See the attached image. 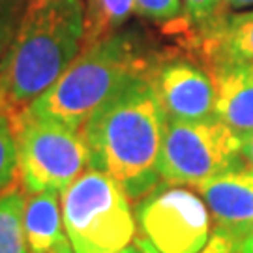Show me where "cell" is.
<instances>
[{"label":"cell","instance_id":"8","mask_svg":"<svg viewBox=\"0 0 253 253\" xmlns=\"http://www.w3.org/2000/svg\"><path fill=\"white\" fill-rule=\"evenodd\" d=\"M150 79L167 118L193 122L216 117V88L210 72L191 60L169 58L152 64Z\"/></svg>","mask_w":253,"mask_h":253},{"label":"cell","instance_id":"18","mask_svg":"<svg viewBox=\"0 0 253 253\" xmlns=\"http://www.w3.org/2000/svg\"><path fill=\"white\" fill-rule=\"evenodd\" d=\"M21 11L17 0H0V58L13 40Z\"/></svg>","mask_w":253,"mask_h":253},{"label":"cell","instance_id":"21","mask_svg":"<svg viewBox=\"0 0 253 253\" xmlns=\"http://www.w3.org/2000/svg\"><path fill=\"white\" fill-rule=\"evenodd\" d=\"M225 8L231 9H244V8H252L253 0H223Z\"/></svg>","mask_w":253,"mask_h":253},{"label":"cell","instance_id":"14","mask_svg":"<svg viewBox=\"0 0 253 253\" xmlns=\"http://www.w3.org/2000/svg\"><path fill=\"white\" fill-rule=\"evenodd\" d=\"M25 201L15 180L0 191V253H28L23 225Z\"/></svg>","mask_w":253,"mask_h":253},{"label":"cell","instance_id":"10","mask_svg":"<svg viewBox=\"0 0 253 253\" xmlns=\"http://www.w3.org/2000/svg\"><path fill=\"white\" fill-rule=\"evenodd\" d=\"M216 88V118L238 135L253 129V62H210Z\"/></svg>","mask_w":253,"mask_h":253},{"label":"cell","instance_id":"13","mask_svg":"<svg viewBox=\"0 0 253 253\" xmlns=\"http://www.w3.org/2000/svg\"><path fill=\"white\" fill-rule=\"evenodd\" d=\"M133 11L135 0H88V6L84 8L83 47L115 36Z\"/></svg>","mask_w":253,"mask_h":253},{"label":"cell","instance_id":"15","mask_svg":"<svg viewBox=\"0 0 253 253\" xmlns=\"http://www.w3.org/2000/svg\"><path fill=\"white\" fill-rule=\"evenodd\" d=\"M17 174V145L8 113L0 111V191H4Z\"/></svg>","mask_w":253,"mask_h":253},{"label":"cell","instance_id":"20","mask_svg":"<svg viewBox=\"0 0 253 253\" xmlns=\"http://www.w3.org/2000/svg\"><path fill=\"white\" fill-rule=\"evenodd\" d=\"M240 150H242L244 162H248V165L253 167V129L240 135Z\"/></svg>","mask_w":253,"mask_h":253},{"label":"cell","instance_id":"17","mask_svg":"<svg viewBox=\"0 0 253 253\" xmlns=\"http://www.w3.org/2000/svg\"><path fill=\"white\" fill-rule=\"evenodd\" d=\"M182 0H135V13L141 17L169 23L182 15Z\"/></svg>","mask_w":253,"mask_h":253},{"label":"cell","instance_id":"19","mask_svg":"<svg viewBox=\"0 0 253 253\" xmlns=\"http://www.w3.org/2000/svg\"><path fill=\"white\" fill-rule=\"evenodd\" d=\"M135 244L141 248L143 253H160V252H156L152 246L148 244L146 240H143V238H137ZM199 253H240V250H238V246H236L231 238H227V236L221 235V233L212 231V236H210L208 244L205 246Z\"/></svg>","mask_w":253,"mask_h":253},{"label":"cell","instance_id":"16","mask_svg":"<svg viewBox=\"0 0 253 253\" xmlns=\"http://www.w3.org/2000/svg\"><path fill=\"white\" fill-rule=\"evenodd\" d=\"M182 15L197 34L210 27L223 13V0H182Z\"/></svg>","mask_w":253,"mask_h":253},{"label":"cell","instance_id":"11","mask_svg":"<svg viewBox=\"0 0 253 253\" xmlns=\"http://www.w3.org/2000/svg\"><path fill=\"white\" fill-rule=\"evenodd\" d=\"M197 42L208 62H253V9L221 13L197 34Z\"/></svg>","mask_w":253,"mask_h":253},{"label":"cell","instance_id":"1","mask_svg":"<svg viewBox=\"0 0 253 253\" xmlns=\"http://www.w3.org/2000/svg\"><path fill=\"white\" fill-rule=\"evenodd\" d=\"M165 124L150 72L129 77L81 127L90 167L115 178L129 199L145 197L162 182L158 163Z\"/></svg>","mask_w":253,"mask_h":253},{"label":"cell","instance_id":"6","mask_svg":"<svg viewBox=\"0 0 253 253\" xmlns=\"http://www.w3.org/2000/svg\"><path fill=\"white\" fill-rule=\"evenodd\" d=\"M240 135L221 120L167 118L160 152V180L171 186H197L201 182L244 165Z\"/></svg>","mask_w":253,"mask_h":253},{"label":"cell","instance_id":"25","mask_svg":"<svg viewBox=\"0 0 253 253\" xmlns=\"http://www.w3.org/2000/svg\"><path fill=\"white\" fill-rule=\"evenodd\" d=\"M0 111H4V101H2V96H0Z\"/></svg>","mask_w":253,"mask_h":253},{"label":"cell","instance_id":"9","mask_svg":"<svg viewBox=\"0 0 253 253\" xmlns=\"http://www.w3.org/2000/svg\"><path fill=\"white\" fill-rule=\"evenodd\" d=\"M212 214L216 233L231 238L238 250L253 227V167L240 165L195 186Z\"/></svg>","mask_w":253,"mask_h":253},{"label":"cell","instance_id":"5","mask_svg":"<svg viewBox=\"0 0 253 253\" xmlns=\"http://www.w3.org/2000/svg\"><path fill=\"white\" fill-rule=\"evenodd\" d=\"M17 145V171L28 193H62L90 167V150L81 131L38 117L27 107L8 115Z\"/></svg>","mask_w":253,"mask_h":253},{"label":"cell","instance_id":"2","mask_svg":"<svg viewBox=\"0 0 253 253\" xmlns=\"http://www.w3.org/2000/svg\"><path fill=\"white\" fill-rule=\"evenodd\" d=\"M83 36V0H28L0 60L4 113H15L43 94L75 60Z\"/></svg>","mask_w":253,"mask_h":253},{"label":"cell","instance_id":"3","mask_svg":"<svg viewBox=\"0 0 253 253\" xmlns=\"http://www.w3.org/2000/svg\"><path fill=\"white\" fill-rule=\"evenodd\" d=\"M152 62L143 54L133 34H115L94 45L81 47L68 70L40 94L27 109L81 131L94 109L120 84L139 73L150 72Z\"/></svg>","mask_w":253,"mask_h":253},{"label":"cell","instance_id":"24","mask_svg":"<svg viewBox=\"0 0 253 253\" xmlns=\"http://www.w3.org/2000/svg\"><path fill=\"white\" fill-rule=\"evenodd\" d=\"M117 253H143V252H141V248L135 244V246H126V248H122V250Z\"/></svg>","mask_w":253,"mask_h":253},{"label":"cell","instance_id":"4","mask_svg":"<svg viewBox=\"0 0 253 253\" xmlns=\"http://www.w3.org/2000/svg\"><path fill=\"white\" fill-rule=\"evenodd\" d=\"M62 219L75 253H117L135 236L137 223L126 191L94 167L62 191Z\"/></svg>","mask_w":253,"mask_h":253},{"label":"cell","instance_id":"12","mask_svg":"<svg viewBox=\"0 0 253 253\" xmlns=\"http://www.w3.org/2000/svg\"><path fill=\"white\" fill-rule=\"evenodd\" d=\"M23 225L27 236L28 253H51L68 240L62 231V207L58 205V195L53 191L30 193L25 201Z\"/></svg>","mask_w":253,"mask_h":253},{"label":"cell","instance_id":"7","mask_svg":"<svg viewBox=\"0 0 253 253\" xmlns=\"http://www.w3.org/2000/svg\"><path fill=\"white\" fill-rule=\"evenodd\" d=\"M139 238L160 253H199L212 236L207 203L182 186L160 182L137 203Z\"/></svg>","mask_w":253,"mask_h":253},{"label":"cell","instance_id":"23","mask_svg":"<svg viewBox=\"0 0 253 253\" xmlns=\"http://www.w3.org/2000/svg\"><path fill=\"white\" fill-rule=\"evenodd\" d=\"M51 253H75V250H73V246L70 244V240H64L62 244L56 246Z\"/></svg>","mask_w":253,"mask_h":253},{"label":"cell","instance_id":"22","mask_svg":"<svg viewBox=\"0 0 253 253\" xmlns=\"http://www.w3.org/2000/svg\"><path fill=\"white\" fill-rule=\"evenodd\" d=\"M240 253H253V227L250 229V233L246 235V238L240 244Z\"/></svg>","mask_w":253,"mask_h":253}]
</instances>
